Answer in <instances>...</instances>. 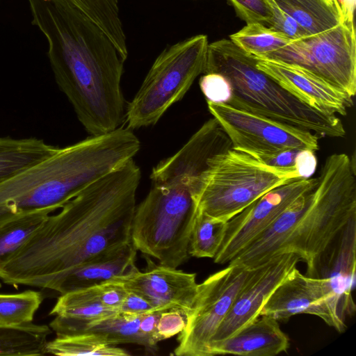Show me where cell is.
<instances>
[{
  "instance_id": "28",
  "label": "cell",
  "mask_w": 356,
  "mask_h": 356,
  "mask_svg": "<svg viewBox=\"0 0 356 356\" xmlns=\"http://www.w3.org/2000/svg\"><path fill=\"white\" fill-rule=\"evenodd\" d=\"M227 222L197 210L189 240V255L213 259L225 237Z\"/></svg>"
},
{
  "instance_id": "12",
  "label": "cell",
  "mask_w": 356,
  "mask_h": 356,
  "mask_svg": "<svg viewBox=\"0 0 356 356\" xmlns=\"http://www.w3.org/2000/svg\"><path fill=\"white\" fill-rule=\"evenodd\" d=\"M316 178H298L268 191L227 222L222 244L213 258L229 263L245 246L269 227L297 198L312 191Z\"/></svg>"
},
{
  "instance_id": "18",
  "label": "cell",
  "mask_w": 356,
  "mask_h": 356,
  "mask_svg": "<svg viewBox=\"0 0 356 356\" xmlns=\"http://www.w3.org/2000/svg\"><path fill=\"white\" fill-rule=\"evenodd\" d=\"M131 242L104 251L70 271L55 286L60 294L112 281H123L138 270Z\"/></svg>"
},
{
  "instance_id": "15",
  "label": "cell",
  "mask_w": 356,
  "mask_h": 356,
  "mask_svg": "<svg viewBox=\"0 0 356 356\" xmlns=\"http://www.w3.org/2000/svg\"><path fill=\"white\" fill-rule=\"evenodd\" d=\"M147 268L122 281L127 290L143 296L154 311H191L198 290L196 274L156 264L147 255Z\"/></svg>"
},
{
  "instance_id": "27",
  "label": "cell",
  "mask_w": 356,
  "mask_h": 356,
  "mask_svg": "<svg viewBox=\"0 0 356 356\" xmlns=\"http://www.w3.org/2000/svg\"><path fill=\"white\" fill-rule=\"evenodd\" d=\"M229 39L242 50L253 57H261L275 51L293 41L286 35L261 23L247 24Z\"/></svg>"
},
{
  "instance_id": "26",
  "label": "cell",
  "mask_w": 356,
  "mask_h": 356,
  "mask_svg": "<svg viewBox=\"0 0 356 356\" xmlns=\"http://www.w3.org/2000/svg\"><path fill=\"white\" fill-rule=\"evenodd\" d=\"M52 212L42 210L0 224V270L32 237Z\"/></svg>"
},
{
  "instance_id": "38",
  "label": "cell",
  "mask_w": 356,
  "mask_h": 356,
  "mask_svg": "<svg viewBox=\"0 0 356 356\" xmlns=\"http://www.w3.org/2000/svg\"><path fill=\"white\" fill-rule=\"evenodd\" d=\"M299 151L298 149H291L268 156L257 158L272 166L289 168L294 166L296 157Z\"/></svg>"
},
{
  "instance_id": "40",
  "label": "cell",
  "mask_w": 356,
  "mask_h": 356,
  "mask_svg": "<svg viewBox=\"0 0 356 356\" xmlns=\"http://www.w3.org/2000/svg\"><path fill=\"white\" fill-rule=\"evenodd\" d=\"M330 3H332L333 5H334L336 7H337L339 9V3L337 2V0H327ZM340 10V9H339Z\"/></svg>"
},
{
  "instance_id": "11",
  "label": "cell",
  "mask_w": 356,
  "mask_h": 356,
  "mask_svg": "<svg viewBox=\"0 0 356 356\" xmlns=\"http://www.w3.org/2000/svg\"><path fill=\"white\" fill-rule=\"evenodd\" d=\"M209 112L229 136L232 148L260 158L291 149H319L311 131L255 115L227 104L207 102Z\"/></svg>"
},
{
  "instance_id": "29",
  "label": "cell",
  "mask_w": 356,
  "mask_h": 356,
  "mask_svg": "<svg viewBox=\"0 0 356 356\" xmlns=\"http://www.w3.org/2000/svg\"><path fill=\"white\" fill-rule=\"evenodd\" d=\"M42 300L41 293L33 290L18 293H0V326H18L32 323Z\"/></svg>"
},
{
  "instance_id": "25",
  "label": "cell",
  "mask_w": 356,
  "mask_h": 356,
  "mask_svg": "<svg viewBox=\"0 0 356 356\" xmlns=\"http://www.w3.org/2000/svg\"><path fill=\"white\" fill-rule=\"evenodd\" d=\"M95 23L127 59L126 35L120 17V0H70Z\"/></svg>"
},
{
  "instance_id": "6",
  "label": "cell",
  "mask_w": 356,
  "mask_h": 356,
  "mask_svg": "<svg viewBox=\"0 0 356 356\" xmlns=\"http://www.w3.org/2000/svg\"><path fill=\"white\" fill-rule=\"evenodd\" d=\"M355 216V163L346 154H332L321 168L303 213L276 254H296L307 264L306 275L312 277L321 255Z\"/></svg>"
},
{
  "instance_id": "19",
  "label": "cell",
  "mask_w": 356,
  "mask_h": 356,
  "mask_svg": "<svg viewBox=\"0 0 356 356\" xmlns=\"http://www.w3.org/2000/svg\"><path fill=\"white\" fill-rule=\"evenodd\" d=\"M289 345V339L278 321L259 315L232 335L211 345L209 356H275L286 352Z\"/></svg>"
},
{
  "instance_id": "21",
  "label": "cell",
  "mask_w": 356,
  "mask_h": 356,
  "mask_svg": "<svg viewBox=\"0 0 356 356\" xmlns=\"http://www.w3.org/2000/svg\"><path fill=\"white\" fill-rule=\"evenodd\" d=\"M58 148L37 138L0 137V182L48 158Z\"/></svg>"
},
{
  "instance_id": "17",
  "label": "cell",
  "mask_w": 356,
  "mask_h": 356,
  "mask_svg": "<svg viewBox=\"0 0 356 356\" xmlns=\"http://www.w3.org/2000/svg\"><path fill=\"white\" fill-rule=\"evenodd\" d=\"M255 59L259 70L313 108L346 115L348 108L353 104V98L303 69L275 60Z\"/></svg>"
},
{
  "instance_id": "9",
  "label": "cell",
  "mask_w": 356,
  "mask_h": 356,
  "mask_svg": "<svg viewBox=\"0 0 356 356\" xmlns=\"http://www.w3.org/2000/svg\"><path fill=\"white\" fill-rule=\"evenodd\" d=\"M254 58L295 65L318 76L351 98L355 95L354 25L341 22L331 29L294 40L275 51Z\"/></svg>"
},
{
  "instance_id": "8",
  "label": "cell",
  "mask_w": 356,
  "mask_h": 356,
  "mask_svg": "<svg viewBox=\"0 0 356 356\" xmlns=\"http://www.w3.org/2000/svg\"><path fill=\"white\" fill-rule=\"evenodd\" d=\"M208 44L207 36L200 34L162 51L126 106V127L134 130L154 125L172 105L184 97L204 72Z\"/></svg>"
},
{
  "instance_id": "32",
  "label": "cell",
  "mask_w": 356,
  "mask_h": 356,
  "mask_svg": "<svg viewBox=\"0 0 356 356\" xmlns=\"http://www.w3.org/2000/svg\"><path fill=\"white\" fill-rule=\"evenodd\" d=\"M200 87L207 102L227 104L232 96L229 81L222 74L205 73L200 79Z\"/></svg>"
},
{
  "instance_id": "33",
  "label": "cell",
  "mask_w": 356,
  "mask_h": 356,
  "mask_svg": "<svg viewBox=\"0 0 356 356\" xmlns=\"http://www.w3.org/2000/svg\"><path fill=\"white\" fill-rule=\"evenodd\" d=\"M270 8L272 19L268 27L280 32L293 40L309 36L299 24L274 0H266Z\"/></svg>"
},
{
  "instance_id": "20",
  "label": "cell",
  "mask_w": 356,
  "mask_h": 356,
  "mask_svg": "<svg viewBox=\"0 0 356 356\" xmlns=\"http://www.w3.org/2000/svg\"><path fill=\"white\" fill-rule=\"evenodd\" d=\"M116 313L102 304L95 286L84 288L60 294L49 313L55 316L49 327L56 335H66L80 324Z\"/></svg>"
},
{
  "instance_id": "39",
  "label": "cell",
  "mask_w": 356,
  "mask_h": 356,
  "mask_svg": "<svg viewBox=\"0 0 356 356\" xmlns=\"http://www.w3.org/2000/svg\"><path fill=\"white\" fill-rule=\"evenodd\" d=\"M341 15V22L354 25L356 0H337Z\"/></svg>"
},
{
  "instance_id": "22",
  "label": "cell",
  "mask_w": 356,
  "mask_h": 356,
  "mask_svg": "<svg viewBox=\"0 0 356 356\" xmlns=\"http://www.w3.org/2000/svg\"><path fill=\"white\" fill-rule=\"evenodd\" d=\"M308 35L331 29L341 23L339 9L327 0H274Z\"/></svg>"
},
{
  "instance_id": "37",
  "label": "cell",
  "mask_w": 356,
  "mask_h": 356,
  "mask_svg": "<svg viewBox=\"0 0 356 356\" xmlns=\"http://www.w3.org/2000/svg\"><path fill=\"white\" fill-rule=\"evenodd\" d=\"M314 153L309 149H303L297 154L294 166L301 178H309L315 172L317 160Z\"/></svg>"
},
{
  "instance_id": "7",
  "label": "cell",
  "mask_w": 356,
  "mask_h": 356,
  "mask_svg": "<svg viewBox=\"0 0 356 356\" xmlns=\"http://www.w3.org/2000/svg\"><path fill=\"white\" fill-rule=\"evenodd\" d=\"M298 178L295 166H272L231 148L209 160L194 199L197 210L227 222L268 191Z\"/></svg>"
},
{
  "instance_id": "16",
  "label": "cell",
  "mask_w": 356,
  "mask_h": 356,
  "mask_svg": "<svg viewBox=\"0 0 356 356\" xmlns=\"http://www.w3.org/2000/svg\"><path fill=\"white\" fill-rule=\"evenodd\" d=\"M298 314L315 315L335 329L321 279L302 275L296 267L275 289L259 315L283 321Z\"/></svg>"
},
{
  "instance_id": "5",
  "label": "cell",
  "mask_w": 356,
  "mask_h": 356,
  "mask_svg": "<svg viewBox=\"0 0 356 356\" xmlns=\"http://www.w3.org/2000/svg\"><path fill=\"white\" fill-rule=\"evenodd\" d=\"M152 186L136 205L131 242L159 264L177 268L189 258L188 244L197 204L192 182L175 171L152 172Z\"/></svg>"
},
{
  "instance_id": "1",
  "label": "cell",
  "mask_w": 356,
  "mask_h": 356,
  "mask_svg": "<svg viewBox=\"0 0 356 356\" xmlns=\"http://www.w3.org/2000/svg\"><path fill=\"white\" fill-rule=\"evenodd\" d=\"M141 171L134 159L96 181L49 215L3 266L0 279L54 290L73 269L131 242Z\"/></svg>"
},
{
  "instance_id": "4",
  "label": "cell",
  "mask_w": 356,
  "mask_h": 356,
  "mask_svg": "<svg viewBox=\"0 0 356 356\" xmlns=\"http://www.w3.org/2000/svg\"><path fill=\"white\" fill-rule=\"evenodd\" d=\"M216 72L230 83L229 106L288 125L311 131L320 137L346 134L337 115L318 110L284 89L259 70L257 60L230 39L209 43L203 74Z\"/></svg>"
},
{
  "instance_id": "30",
  "label": "cell",
  "mask_w": 356,
  "mask_h": 356,
  "mask_svg": "<svg viewBox=\"0 0 356 356\" xmlns=\"http://www.w3.org/2000/svg\"><path fill=\"white\" fill-rule=\"evenodd\" d=\"M187 314L181 309L172 308L160 312L154 334L159 342L180 334L186 327Z\"/></svg>"
},
{
  "instance_id": "3",
  "label": "cell",
  "mask_w": 356,
  "mask_h": 356,
  "mask_svg": "<svg viewBox=\"0 0 356 356\" xmlns=\"http://www.w3.org/2000/svg\"><path fill=\"white\" fill-rule=\"evenodd\" d=\"M133 130L120 127L58 149L0 182V224L33 212L52 213L137 154Z\"/></svg>"
},
{
  "instance_id": "10",
  "label": "cell",
  "mask_w": 356,
  "mask_h": 356,
  "mask_svg": "<svg viewBox=\"0 0 356 356\" xmlns=\"http://www.w3.org/2000/svg\"><path fill=\"white\" fill-rule=\"evenodd\" d=\"M252 269L238 264L209 276L201 284L185 329L174 350L177 356H208L211 338L229 312Z\"/></svg>"
},
{
  "instance_id": "24",
  "label": "cell",
  "mask_w": 356,
  "mask_h": 356,
  "mask_svg": "<svg viewBox=\"0 0 356 356\" xmlns=\"http://www.w3.org/2000/svg\"><path fill=\"white\" fill-rule=\"evenodd\" d=\"M47 354L59 356H128L124 348L113 346L104 336L94 333L57 335L47 341Z\"/></svg>"
},
{
  "instance_id": "34",
  "label": "cell",
  "mask_w": 356,
  "mask_h": 356,
  "mask_svg": "<svg viewBox=\"0 0 356 356\" xmlns=\"http://www.w3.org/2000/svg\"><path fill=\"white\" fill-rule=\"evenodd\" d=\"M95 286L102 304L109 309L119 312L127 292L123 282L112 280Z\"/></svg>"
},
{
  "instance_id": "36",
  "label": "cell",
  "mask_w": 356,
  "mask_h": 356,
  "mask_svg": "<svg viewBox=\"0 0 356 356\" xmlns=\"http://www.w3.org/2000/svg\"><path fill=\"white\" fill-rule=\"evenodd\" d=\"M152 311L154 310L147 300L134 291L127 290L119 312L140 315Z\"/></svg>"
},
{
  "instance_id": "31",
  "label": "cell",
  "mask_w": 356,
  "mask_h": 356,
  "mask_svg": "<svg viewBox=\"0 0 356 356\" xmlns=\"http://www.w3.org/2000/svg\"><path fill=\"white\" fill-rule=\"evenodd\" d=\"M237 15L246 24L259 22L270 25L272 14L266 0H227Z\"/></svg>"
},
{
  "instance_id": "13",
  "label": "cell",
  "mask_w": 356,
  "mask_h": 356,
  "mask_svg": "<svg viewBox=\"0 0 356 356\" xmlns=\"http://www.w3.org/2000/svg\"><path fill=\"white\" fill-rule=\"evenodd\" d=\"M355 268L356 216L349 220L321 255L312 275L321 280L335 330L339 332L346 329L347 318L356 310L353 298Z\"/></svg>"
},
{
  "instance_id": "35",
  "label": "cell",
  "mask_w": 356,
  "mask_h": 356,
  "mask_svg": "<svg viewBox=\"0 0 356 356\" xmlns=\"http://www.w3.org/2000/svg\"><path fill=\"white\" fill-rule=\"evenodd\" d=\"M160 312L152 311L145 313L140 321L139 332L147 341L148 352L151 353H154L158 349L157 343L154 341V334Z\"/></svg>"
},
{
  "instance_id": "14",
  "label": "cell",
  "mask_w": 356,
  "mask_h": 356,
  "mask_svg": "<svg viewBox=\"0 0 356 356\" xmlns=\"http://www.w3.org/2000/svg\"><path fill=\"white\" fill-rule=\"evenodd\" d=\"M299 261L296 254L282 252L252 269L229 312L211 338L209 354L211 345L232 335L259 316L270 294Z\"/></svg>"
},
{
  "instance_id": "2",
  "label": "cell",
  "mask_w": 356,
  "mask_h": 356,
  "mask_svg": "<svg viewBox=\"0 0 356 356\" xmlns=\"http://www.w3.org/2000/svg\"><path fill=\"white\" fill-rule=\"evenodd\" d=\"M32 24L48 42L55 81L90 136L124 121L121 80L126 59L105 33L70 0H28Z\"/></svg>"
},
{
  "instance_id": "23",
  "label": "cell",
  "mask_w": 356,
  "mask_h": 356,
  "mask_svg": "<svg viewBox=\"0 0 356 356\" xmlns=\"http://www.w3.org/2000/svg\"><path fill=\"white\" fill-rule=\"evenodd\" d=\"M142 315L118 312L99 320L80 324L66 335L94 333L104 336L113 346L136 343L143 346L148 352L147 343L139 332Z\"/></svg>"
}]
</instances>
